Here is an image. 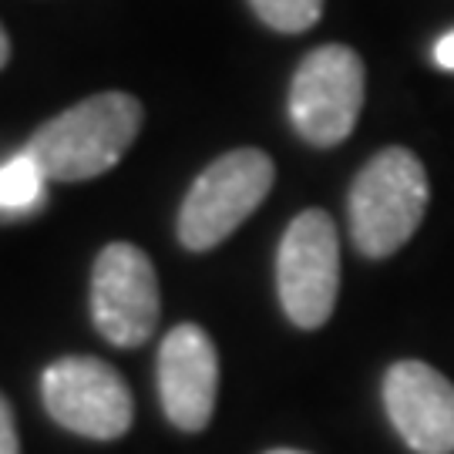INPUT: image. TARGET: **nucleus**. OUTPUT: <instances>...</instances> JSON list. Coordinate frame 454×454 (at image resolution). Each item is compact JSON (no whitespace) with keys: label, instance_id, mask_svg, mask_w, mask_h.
Segmentation results:
<instances>
[{"label":"nucleus","instance_id":"f257e3e1","mask_svg":"<svg viewBox=\"0 0 454 454\" xmlns=\"http://www.w3.org/2000/svg\"><path fill=\"white\" fill-rule=\"evenodd\" d=\"M142 129V101L125 91L84 98L34 131L27 155L51 182L105 176L131 148Z\"/></svg>","mask_w":454,"mask_h":454},{"label":"nucleus","instance_id":"f03ea898","mask_svg":"<svg viewBox=\"0 0 454 454\" xmlns=\"http://www.w3.org/2000/svg\"><path fill=\"white\" fill-rule=\"evenodd\" d=\"M431 185L421 159L407 148H384L360 168L350 189V236L364 256L384 260L418 232Z\"/></svg>","mask_w":454,"mask_h":454},{"label":"nucleus","instance_id":"7ed1b4c3","mask_svg":"<svg viewBox=\"0 0 454 454\" xmlns=\"http://www.w3.org/2000/svg\"><path fill=\"white\" fill-rule=\"evenodd\" d=\"M276 179L273 159L260 148L226 152L195 179L179 212V239L185 249L206 253L229 239L262 206Z\"/></svg>","mask_w":454,"mask_h":454},{"label":"nucleus","instance_id":"20e7f679","mask_svg":"<svg viewBox=\"0 0 454 454\" xmlns=\"http://www.w3.org/2000/svg\"><path fill=\"white\" fill-rule=\"evenodd\" d=\"M279 303L300 330H317L330 320L340 293V239L324 209H307L293 219L276 253Z\"/></svg>","mask_w":454,"mask_h":454},{"label":"nucleus","instance_id":"39448f33","mask_svg":"<svg viewBox=\"0 0 454 454\" xmlns=\"http://www.w3.org/2000/svg\"><path fill=\"white\" fill-rule=\"evenodd\" d=\"M364 108V61L347 44H324L300 61L290 84V118L300 138L333 148L354 131Z\"/></svg>","mask_w":454,"mask_h":454},{"label":"nucleus","instance_id":"423d86ee","mask_svg":"<svg viewBox=\"0 0 454 454\" xmlns=\"http://www.w3.org/2000/svg\"><path fill=\"white\" fill-rule=\"evenodd\" d=\"M41 390L51 418L82 438H121L135 418L121 373L98 357H61L44 371Z\"/></svg>","mask_w":454,"mask_h":454},{"label":"nucleus","instance_id":"0eeeda50","mask_svg":"<svg viewBox=\"0 0 454 454\" xmlns=\"http://www.w3.org/2000/svg\"><path fill=\"white\" fill-rule=\"evenodd\" d=\"M162 313L155 266L138 246L112 243L98 253L91 273V317L114 347H142Z\"/></svg>","mask_w":454,"mask_h":454},{"label":"nucleus","instance_id":"6e6552de","mask_svg":"<svg viewBox=\"0 0 454 454\" xmlns=\"http://www.w3.org/2000/svg\"><path fill=\"white\" fill-rule=\"evenodd\" d=\"M384 407L418 454H454V384L421 360H401L384 377Z\"/></svg>","mask_w":454,"mask_h":454},{"label":"nucleus","instance_id":"1a4fd4ad","mask_svg":"<svg viewBox=\"0 0 454 454\" xmlns=\"http://www.w3.org/2000/svg\"><path fill=\"white\" fill-rule=\"evenodd\" d=\"M219 394V354L212 337L195 324L168 330L159 350V397L179 431H202L212 421Z\"/></svg>","mask_w":454,"mask_h":454},{"label":"nucleus","instance_id":"9d476101","mask_svg":"<svg viewBox=\"0 0 454 454\" xmlns=\"http://www.w3.org/2000/svg\"><path fill=\"white\" fill-rule=\"evenodd\" d=\"M48 176L27 152L0 165V215H27L44 202Z\"/></svg>","mask_w":454,"mask_h":454},{"label":"nucleus","instance_id":"9b49d317","mask_svg":"<svg viewBox=\"0 0 454 454\" xmlns=\"http://www.w3.org/2000/svg\"><path fill=\"white\" fill-rule=\"evenodd\" d=\"M249 4L262 24L279 34L309 31L324 14V0H249Z\"/></svg>","mask_w":454,"mask_h":454},{"label":"nucleus","instance_id":"f8f14e48","mask_svg":"<svg viewBox=\"0 0 454 454\" xmlns=\"http://www.w3.org/2000/svg\"><path fill=\"white\" fill-rule=\"evenodd\" d=\"M0 454H20L14 414H11V404H7L4 397H0Z\"/></svg>","mask_w":454,"mask_h":454},{"label":"nucleus","instance_id":"ddd939ff","mask_svg":"<svg viewBox=\"0 0 454 454\" xmlns=\"http://www.w3.org/2000/svg\"><path fill=\"white\" fill-rule=\"evenodd\" d=\"M434 65L441 71H454V31L438 37V44H434Z\"/></svg>","mask_w":454,"mask_h":454},{"label":"nucleus","instance_id":"4468645a","mask_svg":"<svg viewBox=\"0 0 454 454\" xmlns=\"http://www.w3.org/2000/svg\"><path fill=\"white\" fill-rule=\"evenodd\" d=\"M7 58H11V41H7V34L0 27V67L7 65Z\"/></svg>","mask_w":454,"mask_h":454},{"label":"nucleus","instance_id":"2eb2a0df","mask_svg":"<svg viewBox=\"0 0 454 454\" xmlns=\"http://www.w3.org/2000/svg\"><path fill=\"white\" fill-rule=\"evenodd\" d=\"M266 454H307V451H293V448H276V451H266Z\"/></svg>","mask_w":454,"mask_h":454}]
</instances>
